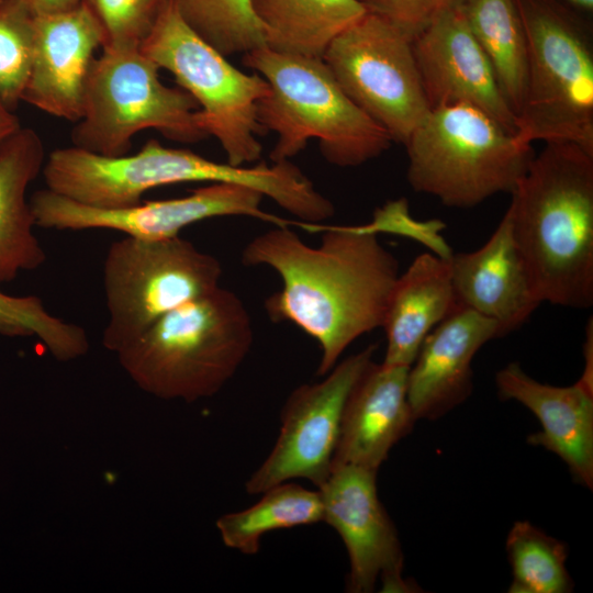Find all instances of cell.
<instances>
[{
  "instance_id": "1",
  "label": "cell",
  "mask_w": 593,
  "mask_h": 593,
  "mask_svg": "<svg viewBox=\"0 0 593 593\" xmlns=\"http://www.w3.org/2000/svg\"><path fill=\"white\" fill-rule=\"evenodd\" d=\"M298 225L322 232L317 246L286 226L254 237L243 249L245 266H268L282 288L265 301L269 317L289 322L320 345L317 374L325 376L358 337L381 327L398 259L378 234L359 226Z\"/></svg>"
},
{
  "instance_id": "2",
  "label": "cell",
  "mask_w": 593,
  "mask_h": 593,
  "mask_svg": "<svg viewBox=\"0 0 593 593\" xmlns=\"http://www.w3.org/2000/svg\"><path fill=\"white\" fill-rule=\"evenodd\" d=\"M512 236L537 299L593 305V154L546 143L511 193Z\"/></svg>"
},
{
  "instance_id": "3",
  "label": "cell",
  "mask_w": 593,
  "mask_h": 593,
  "mask_svg": "<svg viewBox=\"0 0 593 593\" xmlns=\"http://www.w3.org/2000/svg\"><path fill=\"white\" fill-rule=\"evenodd\" d=\"M253 340L245 304L219 287L165 314L115 355L144 392L192 403L216 394L233 378Z\"/></svg>"
},
{
  "instance_id": "4",
  "label": "cell",
  "mask_w": 593,
  "mask_h": 593,
  "mask_svg": "<svg viewBox=\"0 0 593 593\" xmlns=\"http://www.w3.org/2000/svg\"><path fill=\"white\" fill-rule=\"evenodd\" d=\"M242 61L269 85L258 104V121L264 131L277 134L271 163L290 160L316 138L329 164L356 167L380 156L393 142L345 93L322 58L262 46L245 53Z\"/></svg>"
},
{
  "instance_id": "5",
  "label": "cell",
  "mask_w": 593,
  "mask_h": 593,
  "mask_svg": "<svg viewBox=\"0 0 593 593\" xmlns=\"http://www.w3.org/2000/svg\"><path fill=\"white\" fill-rule=\"evenodd\" d=\"M404 146L413 190L457 209L512 193L535 156L532 144L466 103L430 109Z\"/></svg>"
},
{
  "instance_id": "6",
  "label": "cell",
  "mask_w": 593,
  "mask_h": 593,
  "mask_svg": "<svg viewBox=\"0 0 593 593\" xmlns=\"http://www.w3.org/2000/svg\"><path fill=\"white\" fill-rule=\"evenodd\" d=\"M527 40V81L516 116L524 143H573L593 154V45L560 0H515Z\"/></svg>"
},
{
  "instance_id": "7",
  "label": "cell",
  "mask_w": 593,
  "mask_h": 593,
  "mask_svg": "<svg viewBox=\"0 0 593 593\" xmlns=\"http://www.w3.org/2000/svg\"><path fill=\"white\" fill-rule=\"evenodd\" d=\"M159 69L139 48L103 47L89 71L82 115L70 133L72 146L121 156L143 130L180 143L208 137L197 118V101L182 88L165 86Z\"/></svg>"
},
{
  "instance_id": "8",
  "label": "cell",
  "mask_w": 593,
  "mask_h": 593,
  "mask_svg": "<svg viewBox=\"0 0 593 593\" xmlns=\"http://www.w3.org/2000/svg\"><path fill=\"white\" fill-rule=\"evenodd\" d=\"M139 49L197 101L199 124L219 141L227 163L246 166L260 159L258 104L269 93L265 78L232 65L187 25L172 0Z\"/></svg>"
},
{
  "instance_id": "9",
  "label": "cell",
  "mask_w": 593,
  "mask_h": 593,
  "mask_svg": "<svg viewBox=\"0 0 593 593\" xmlns=\"http://www.w3.org/2000/svg\"><path fill=\"white\" fill-rule=\"evenodd\" d=\"M221 276L214 256L179 235L113 242L103 264V346L115 354L165 314L213 292Z\"/></svg>"
},
{
  "instance_id": "10",
  "label": "cell",
  "mask_w": 593,
  "mask_h": 593,
  "mask_svg": "<svg viewBox=\"0 0 593 593\" xmlns=\"http://www.w3.org/2000/svg\"><path fill=\"white\" fill-rule=\"evenodd\" d=\"M322 59L345 93L393 142L405 144L430 111L412 40L376 14L366 12L338 34Z\"/></svg>"
},
{
  "instance_id": "11",
  "label": "cell",
  "mask_w": 593,
  "mask_h": 593,
  "mask_svg": "<svg viewBox=\"0 0 593 593\" xmlns=\"http://www.w3.org/2000/svg\"><path fill=\"white\" fill-rule=\"evenodd\" d=\"M377 345L354 354L317 383L302 384L288 396L281 411L277 441L245 483L248 494L293 479L321 486L332 470L346 400L357 380L372 362Z\"/></svg>"
},
{
  "instance_id": "12",
  "label": "cell",
  "mask_w": 593,
  "mask_h": 593,
  "mask_svg": "<svg viewBox=\"0 0 593 593\" xmlns=\"http://www.w3.org/2000/svg\"><path fill=\"white\" fill-rule=\"evenodd\" d=\"M265 197L234 183H211L181 198L141 202L122 209L86 205L49 189L36 191L30 201L36 226L59 231L113 230L141 239L178 236L184 227L213 217L249 216L275 226L289 221L260 208Z\"/></svg>"
},
{
  "instance_id": "13",
  "label": "cell",
  "mask_w": 593,
  "mask_h": 593,
  "mask_svg": "<svg viewBox=\"0 0 593 593\" xmlns=\"http://www.w3.org/2000/svg\"><path fill=\"white\" fill-rule=\"evenodd\" d=\"M317 489L323 521L347 549L348 591L370 593L380 580L382 592H412L402 577L404 558L396 528L378 496L377 471L335 467Z\"/></svg>"
},
{
  "instance_id": "14",
  "label": "cell",
  "mask_w": 593,
  "mask_h": 593,
  "mask_svg": "<svg viewBox=\"0 0 593 593\" xmlns=\"http://www.w3.org/2000/svg\"><path fill=\"white\" fill-rule=\"evenodd\" d=\"M412 48L430 109L470 104L516 135V116L468 25L460 2L417 34Z\"/></svg>"
},
{
  "instance_id": "15",
  "label": "cell",
  "mask_w": 593,
  "mask_h": 593,
  "mask_svg": "<svg viewBox=\"0 0 593 593\" xmlns=\"http://www.w3.org/2000/svg\"><path fill=\"white\" fill-rule=\"evenodd\" d=\"M102 30L82 1L61 12L35 14V44L22 101L70 122L82 115L86 82Z\"/></svg>"
},
{
  "instance_id": "16",
  "label": "cell",
  "mask_w": 593,
  "mask_h": 593,
  "mask_svg": "<svg viewBox=\"0 0 593 593\" xmlns=\"http://www.w3.org/2000/svg\"><path fill=\"white\" fill-rule=\"evenodd\" d=\"M500 337L495 322L461 305L434 327L409 370L407 399L414 418L434 421L463 403L473 388L475 354Z\"/></svg>"
},
{
  "instance_id": "17",
  "label": "cell",
  "mask_w": 593,
  "mask_h": 593,
  "mask_svg": "<svg viewBox=\"0 0 593 593\" xmlns=\"http://www.w3.org/2000/svg\"><path fill=\"white\" fill-rule=\"evenodd\" d=\"M497 394L514 400L538 418L541 430L527 441L556 454L573 480L593 488V387L581 380L556 387L528 376L518 362H511L495 376Z\"/></svg>"
},
{
  "instance_id": "18",
  "label": "cell",
  "mask_w": 593,
  "mask_h": 593,
  "mask_svg": "<svg viewBox=\"0 0 593 593\" xmlns=\"http://www.w3.org/2000/svg\"><path fill=\"white\" fill-rule=\"evenodd\" d=\"M409 370L373 361L368 366L346 400L332 469L356 466L378 472L412 430L416 419L407 399Z\"/></svg>"
},
{
  "instance_id": "19",
  "label": "cell",
  "mask_w": 593,
  "mask_h": 593,
  "mask_svg": "<svg viewBox=\"0 0 593 593\" xmlns=\"http://www.w3.org/2000/svg\"><path fill=\"white\" fill-rule=\"evenodd\" d=\"M449 262L458 305L495 322L502 337L524 325L541 304L515 246L507 210L484 245L452 253Z\"/></svg>"
},
{
  "instance_id": "20",
  "label": "cell",
  "mask_w": 593,
  "mask_h": 593,
  "mask_svg": "<svg viewBox=\"0 0 593 593\" xmlns=\"http://www.w3.org/2000/svg\"><path fill=\"white\" fill-rule=\"evenodd\" d=\"M458 306L449 258L418 255L390 293L381 325L387 338L382 362L411 367L426 336Z\"/></svg>"
},
{
  "instance_id": "21",
  "label": "cell",
  "mask_w": 593,
  "mask_h": 593,
  "mask_svg": "<svg viewBox=\"0 0 593 593\" xmlns=\"http://www.w3.org/2000/svg\"><path fill=\"white\" fill-rule=\"evenodd\" d=\"M42 138L31 127H20L0 145V282L20 271L41 267L46 254L34 235V214L26 190L43 170Z\"/></svg>"
},
{
  "instance_id": "22",
  "label": "cell",
  "mask_w": 593,
  "mask_h": 593,
  "mask_svg": "<svg viewBox=\"0 0 593 593\" xmlns=\"http://www.w3.org/2000/svg\"><path fill=\"white\" fill-rule=\"evenodd\" d=\"M265 46L322 58L331 42L367 11L359 0H249Z\"/></svg>"
},
{
  "instance_id": "23",
  "label": "cell",
  "mask_w": 593,
  "mask_h": 593,
  "mask_svg": "<svg viewBox=\"0 0 593 593\" xmlns=\"http://www.w3.org/2000/svg\"><path fill=\"white\" fill-rule=\"evenodd\" d=\"M460 5L517 116L526 92L527 40L516 1L461 0Z\"/></svg>"
},
{
  "instance_id": "24",
  "label": "cell",
  "mask_w": 593,
  "mask_h": 593,
  "mask_svg": "<svg viewBox=\"0 0 593 593\" xmlns=\"http://www.w3.org/2000/svg\"><path fill=\"white\" fill-rule=\"evenodd\" d=\"M253 506L225 514L216 521L224 545L245 555L259 550L260 538L277 529L323 522L318 491L293 483H281L261 493Z\"/></svg>"
},
{
  "instance_id": "25",
  "label": "cell",
  "mask_w": 593,
  "mask_h": 593,
  "mask_svg": "<svg viewBox=\"0 0 593 593\" xmlns=\"http://www.w3.org/2000/svg\"><path fill=\"white\" fill-rule=\"evenodd\" d=\"M506 551L512 567L511 593H568L573 589L567 570L568 547L527 521L512 526Z\"/></svg>"
},
{
  "instance_id": "26",
  "label": "cell",
  "mask_w": 593,
  "mask_h": 593,
  "mask_svg": "<svg viewBox=\"0 0 593 593\" xmlns=\"http://www.w3.org/2000/svg\"><path fill=\"white\" fill-rule=\"evenodd\" d=\"M179 15L224 56L265 46L264 31L249 0H172Z\"/></svg>"
},
{
  "instance_id": "27",
  "label": "cell",
  "mask_w": 593,
  "mask_h": 593,
  "mask_svg": "<svg viewBox=\"0 0 593 593\" xmlns=\"http://www.w3.org/2000/svg\"><path fill=\"white\" fill-rule=\"evenodd\" d=\"M0 335L36 336L59 361H70L89 350L86 331L48 313L35 295L13 296L0 291Z\"/></svg>"
},
{
  "instance_id": "28",
  "label": "cell",
  "mask_w": 593,
  "mask_h": 593,
  "mask_svg": "<svg viewBox=\"0 0 593 593\" xmlns=\"http://www.w3.org/2000/svg\"><path fill=\"white\" fill-rule=\"evenodd\" d=\"M35 44V13L23 0H0V99L14 110L22 101Z\"/></svg>"
},
{
  "instance_id": "29",
  "label": "cell",
  "mask_w": 593,
  "mask_h": 593,
  "mask_svg": "<svg viewBox=\"0 0 593 593\" xmlns=\"http://www.w3.org/2000/svg\"><path fill=\"white\" fill-rule=\"evenodd\" d=\"M103 34L102 47L141 48L167 0H83Z\"/></svg>"
},
{
  "instance_id": "30",
  "label": "cell",
  "mask_w": 593,
  "mask_h": 593,
  "mask_svg": "<svg viewBox=\"0 0 593 593\" xmlns=\"http://www.w3.org/2000/svg\"><path fill=\"white\" fill-rule=\"evenodd\" d=\"M367 12L401 30L411 40L461 0H359Z\"/></svg>"
},
{
  "instance_id": "31",
  "label": "cell",
  "mask_w": 593,
  "mask_h": 593,
  "mask_svg": "<svg viewBox=\"0 0 593 593\" xmlns=\"http://www.w3.org/2000/svg\"><path fill=\"white\" fill-rule=\"evenodd\" d=\"M35 14H48L69 10L83 0H23Z\"/></svg>"
},
{
  "instance_id": "32",
  "label": "cell",
  "mask_w": 593,
  "mask_h": 593,
  "mask_svg": "<svg viewBox=\"0 0 593 593\" xmlns=\"http://www.w3.org/2000/svg\"><path fill=\"white\" fill-rule=\"evenodd\" d=\"M20 127L18 116L0 99V145Z\"/></svg>"
},
{
  "instance_id": "33",
  "label": "cell",
  "mask_w": 593,
  "mask_h": 593,
  "mask_svg": "<svg viewBox=\"0 0 593 593\" xmlns=\"http://www.w3.org/2000/svg\"><path fill=\"white\" fill-rule=\"evenodd\" d=\"M567 3L568 7L578 11L591 13L593 11V0H560Z\"/></svg>"
}]
</instances>
